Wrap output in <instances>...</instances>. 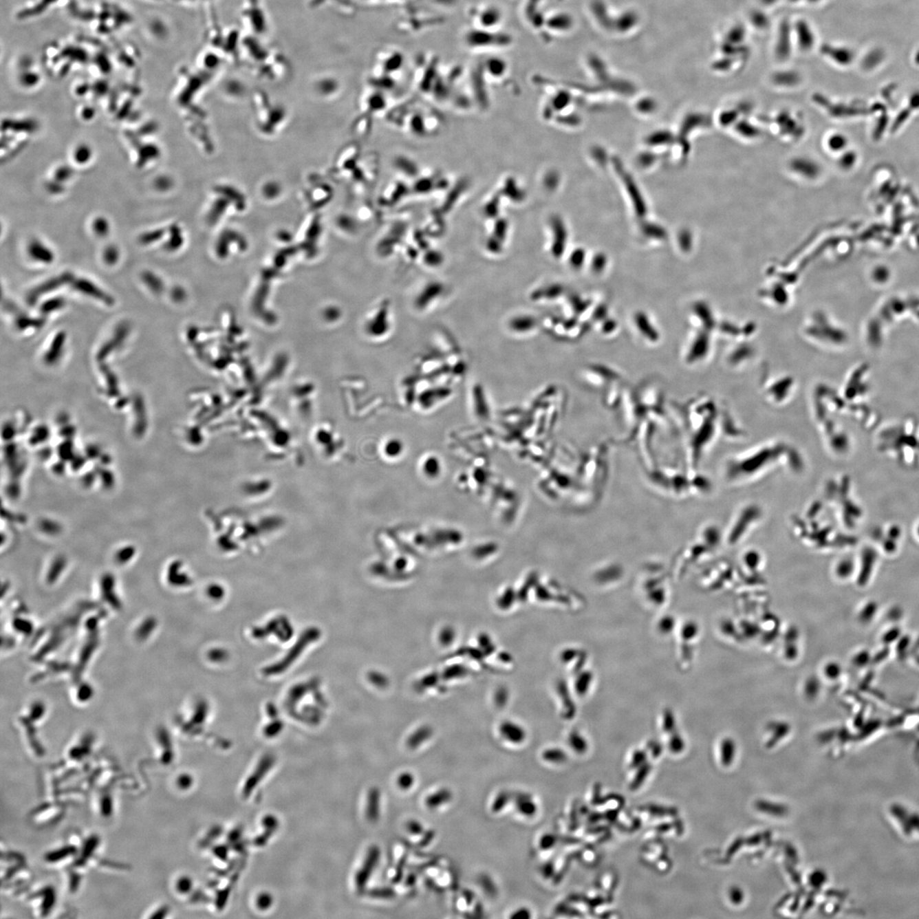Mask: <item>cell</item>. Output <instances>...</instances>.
Listing matches in <instances>:
<instances>
[{
  "label": "cell",
  "instance_id": "6da1fadb",
  "mask_svg": "<svg viewBox=\"0 0 919 919\" xmlns=\"http://www.w3.org/2000/svg\"><path fill=\"white\" fill-rule=\"evenodd\" d=\"M380 857V850L378 845H374L369 848L367 856L365 861L364 865L360 872L357 875V886L358 889H364L367 884L369 878L376 869L379 863Z\"/></svg>",
  "mask_w": 919,
  "mask_h": 919
},
{
  "label": "cell",
  "instance_id": "7a4b0ae2",
  "mask_svg": "<svg viewBox=\"0 0 919 919\" xmlns=\"http://www.w3.org/2000/svg\"><path fill=\"white\" fill-rule=\"evenodd\" d=\"M380 792L378 788L369 790L366 808V817L371 822H376L380 818Z\"/></svg>",
  "mask_w": 919,
  "mask_h": 919
},
{
  "label": "cell",
  "instance_id": "3957f363",
  "mask_svg": "<svg viewBox=\"0 0 919 919\" xmlns=\"http://www.w3.org/2000/svg\"><path fill=\"white\" fill-rule=\"evenodd\" d=\"M453 794L450 789L442 788L429 795L425 800L426 806L429 809H436L451 801Z\"/></svg>",
  "mask_w": 919,
  "mask_h": 919
},
{
  "label": "cell",
  "instance_id": "277c9868",
  "mask_svg": "<svg viewBox=\"0 0 919 919\" xmlns=\"http://www.w3.org/2000/svg\"><path fill=\"white\" fill-rule=\"evenodd\" d=\"M516 806L517 809L523 816H533L537 812L536 804L530 799V797L525 794H519L516 797Z\"/></svg>",
  "mask_w": 919,
  "mask_h": 919
},
{
  "label": "cell",
  "instance_id": "5b68a950",
  "mask_svg": "<svg viewBox=\"0 0 919 919\" xmlns=\"http://www.w3.org/2000/svg\"><path fill=\"white\" fill-rule=\"evenodd\" d=\"M502 732H504V735L509 739V741L515 743L521 742L526 737L525 733H523L521 728L513 726V725H506V726L502 728Z\"/></svg>",
  "mask_w": 919,
  "mask_h": 919
},
{
  "label": "cell",
  "instance_id": "8992f818",
  "mask_svg": "<svg viewBox=\"0 0 919 919\" xmlns=\"http://www.w3.org/2000/svg\"><path fill=\"white\" fill-rule=\"evenodd\" d=\"M819 691H820L819 682H817L816 680H814V678H808V680L806 682V684H804V691H803L804 695H806V698L809 699H812L814 698H816L817 694L819 693Z\"/></svg>",
  "mask_w": 919,
  "mask_h": 919
},
{
  "label": "cell",
  "instance_id": "52a82bcc",
  "mask_svg": "<svg viewBox=\"0 0 919 919\" xmlns=\"http://www.w3.org/2000/svg\"><path fill=\"white\" fill-rule=\"evenodd\" d=\"M395 890L390 887H382V888H376L369 890V895L374 898L390 899L395 896Z\"/></svg>",
  "mask_w": 919,
  "mask_h": 919
},
{
  "label": "cell",
  "instance_id": "ba28073f",
  "mask_svg": "<svg viewBox=\"0 0 919 919\" xmlns=\"http://www.w3.org/2000/svg\"><path fill=\"white\" fill-rule=\"evenodd\" d=\"M823 674L828 680H836L841 674V667L834 662H828L823 667Z\"/></svg>",
  "mask_w": 919,
  "mask_h": 919
},
{
  "label": "cell",
  "instance_id": "9c48e42d",
  "mask_svg": "<svg viewBox=\"0 0 919 919\" xmlns=\"http://www.w3.org/2000/svg\"><path fill=\"white\" fill-rule=\"evenodd\" d=\"M511 796L507 792L499 793L497 798L494 800L493 804V811L495 813L500 812L507 806Z\"/></svg>",
  "mask_w": 919,
  "mask_h": 919
},
{
  "label": "cell",
  "instance_id": "30bf717a",
  "mask_svg": "<svg viewBox=\"0 0 919 919\" xmlns=\"http://www.w3.org/2000/svg\"><path fill=\"white\" fill-rule=\"evenodd\" d=\"M570 743L572 748L577 753H583L586 752L587 742L578 734H572L570 737Z\"/></svg>",
  "mask_w": 919,
  "mask_h": 919
},
{
  "label": "cell",
  "instance_id": "8fae6325",
  "mask_svg": "<svg viewBox=\"0 0 919 919\" xmlns=\"http://www.w3.org/2000/svg\"><path fill=\"white\" fill-rule=\"evenodd\" d=\"M398 786L402 790H408L413 787L415 783V777L410 772H404L400 775L398 780Z\"/></svg>",
  "mask_w": 919,
  "mask_h": 919
},
{
  "label": "cell",
  "instance_id": "7c38bea8",
  "mask_svg": "<svg viewBox=\"0 0 919 919\" xmlns=\"http://www.w3.org/2000/svg\"><path fill=\"white\" fill-rule=\"evenodd\" d=\"M544 759L549 762L560 763L566 759V755L561 750H548L543 753Z\"/></svg>",
  "mask_w": 919,
  "mask_h": 919
},
{
  "label": "cell",
  "instance_id": "4fadbf2b",
  "mask_svg": "<svg viewBox=\"0 0 919 919\" xmlns=\"http://www.w3.org/2000/svg\"><path fill=\"white\" fill-rule=\"evenodd\" d=\"M407 854H404L398 861L395 874L393 877V884H398L403 879L405 865H407Z\"/></svg>",
  "mask_w": 919,
  "mask_h": 919
},
{
  "label": "cell",
  "instance_id": "5bb4252c",
  "mask_svg": "<svg viewBox=\"0 0 919 919\" xmlns=\"http://www.w3.org/2000/svg\"><path fill=\"white\" fill-rule=\"evenodd\" d=\"M407 828L409 832L413 835H421L424 834V827L421 822L416 820H411L407 822Z\"/></svg>",
  "mask_w": 919,
  "mask_h": 919
},
{
  "label": "cell",
  "instance_id": "9a60e30c",
  "mask_svg": "<svg viewBox=\"0 0 919 919\" xmlns=\"http://www.w3.org/2000/svg\"><path fill=\"white\" fill-rule=\"evenodd\" d=\"M649 771V766H647V764H642V766H641V770L637 774L636 777H635V780L633 781V783H631V788L636 789L638 787H640V786L642 784V782L645 780L646 775H648Z\"/></svg>",
  "mask_w": 919,
  "mask_h": 919
},
{
  "label": "cell",
  "instance_id": "2e32d148",
  "mask_svg": "<svg viewBox=\"0 0 919 919\" xmlns=\"http://www.w3.org/2000/svg\"><path fill=\"white\" fill-rule=\"evenodd\" d=\"M427 735H429V732L427 731L419 732V733L416 734L415 737H413L410 741H409V746H410V748H416V746H418L423 741H424L427 737Z\"/></svg>",
  "mask_w": 919,
  "mask_h": 919
},
{
  "label": "cell",
  "instance_id": "e0dca14e",
  "mask_svg": "<svg viewBox=\"0 0 919 919\" xmlns=\"http://www.w3.org/2000/svg\"><path fill=\"white\" fill-rule=\"evenodd\" d=\"M436 832L433 830H429L424 832V836H423L422 839L419 843L420 846L426 847L430 845V843L433 841Z\"/></svg>",
  "mask_w": 919,
  "mask_h": 919
},
{
  "label": "cell",
  "instance_id": "ac0fdd59",
  "mask_svg": "<svg viewBox=\"0 0 919 919\" xmlns=\"http://www.w3.org/2000/svg\"><path fill=\"white\" fill-rule=\"evenodd\" d=\"M481 884H482L483 888L486 889V891L487 893L489 894L495 893V887L493 883L491 882L490 878L486 877V876H484V877L481 878Z\"/></svg>",
  "mask_w": 919,
  "mask_h": 919
},
{
  "label": "cell",
  "instance_id": "d6986e66",
  "mask_svg": "<svg viewBox=\"0 0 919 919\" xmlns=\"http://www.w3.org/2000/svg\"><path fill=\"white\" fill-rule=\"evenodd\" d=\"M530 918V911L526 909V908H521V909L516 911L511 916V918L512 919H528Z\"/></svg>",
  "mask_w": 919,
  "mask_h": 919
},
{
  "label": "cell",
  "instance_id": "ffe728a7",
  "mask_svg": "<svg viewBox=\"0 0 919 919\" xmlns=\"http://www.w3.org/2000/svg\"><path fill=\"white\" fill-rule=\"evenodd\" d=\"M645 753L644 752H637L635 753L633 759V766L634 767L642 766L645 763Z\"/></svg>",
  "mask_w": 919,
  "mask_h": 919
},
{
  "label": "cell",
  "instance_id": "44dd1931",
  "mask_svg": "<svg viewBox=\"0 0 919 919\" xmlns=\"http://www.w3.org/2000/svg\"><path fill=\"white\" fill-rule=\"evenodd\" d=\"M555 843V839L551 835L544 836L541 839V845L543 849L551 848Z\"/></svg>",
  "mask_w": 919,
  "mask_h": 919
}]
</instances>
